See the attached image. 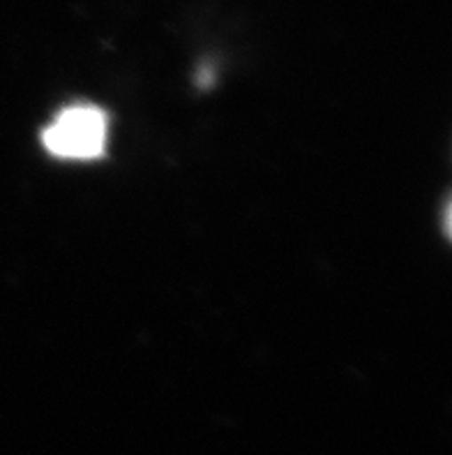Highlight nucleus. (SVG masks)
Returning <instances> with one entry per match:
<instances>
[{"label":"nucleus","instance_id":"f257e3e1","mask_svg":"<svg viewBox=\"0 0 452 455\" xmlns=\"http://www.w3.org/2000/svg\"><path fill=\"white\" fill-rule=\"evenodd\" d=\"M109 121L99 107L75 104L52 121L42 134L44 148L63 160H92L107 148Z\"/></svg>","mask_w":452,"mask_h":455}]
</instances>
